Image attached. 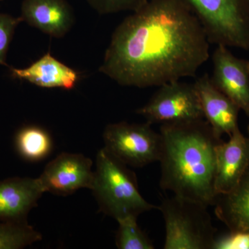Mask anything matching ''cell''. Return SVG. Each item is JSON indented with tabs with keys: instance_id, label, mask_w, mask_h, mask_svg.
<instances>
[{
	"instance_id": "9c48e42d",
	"label": "cell",
	"mask_w": 249,
	"mask_h": 249,
	"mask_svg": "<svg viewBox=\"0 0 249 249\" xmlns=\"http://www.w3.org/2000/svg\"><path fill=\"white\" fill-rule=\"evenodd\" d=\"M213 84L249 117V60L237 58L225 46L212 55Z\"/></svg>"
},
{
	"instance_id": "5bb4252c",
	"label": "cell",
	"mask_w": 249,
	"mask_h": 249,
	"mask_svg": "<svg viewBox=\"0 0 249 249\" xmlns=\"http://www.w3.org/2000/svg\"><path fill=\"white\" fill-rule=\"evenodd\" d=\"M10 70L14 78L43 88L70 90L79 79V74L74 70L54 58L50 52L30 66L23 69L11 67Z\"/></svg>"
},
{
	"instance_id": "2e32d148",
	"label": "cell",
	"mask_w": 249,
	"mask_h": 249,
	"mask_svg": "<svg viewBox=\"0 0 249 249\" xmlns=\"http://www.w3.org/2000/svg\"><path fill=\"white\" fill-rule=\"evenodd\" d=\"M16 150L24 160L36 161L50 153L52 139L45 129L37 126H26L18 131L15 139Z\"/></svg>"
},
{
	"instance_id": "30bf717a",
	"label": "cell",
	"mask_w": 249,
	"mask_h": 249,
	"mask_svg": "<svg viewBox=\"0 0 249 249\" xmlns=\"http://www.w3.org/2000/svg\"><path fill=\"white\" fill-rule=\"evenodd\" d=\"M249 166V139L237 128L216 147L214 188L217 196L232 191Z\"/></svg>"
},
{
	"instance_id": "5b68a950",
	"label": "cell",
	"mask_w": 249,
	"mask_h": 249,
	"mask_svg": "<svg viewBox=\"0 0 249 249\" xmlns=\"http://www.w3.org/2000/svg\"><path fill=\"white\" fill-rule=\"evenodd\" d=\"M210 44L249 51V0H182Z\"/></svg>"
},
{
	"instance_id": "ba28073f",
	"label": "cell",
	"mask_w": 249,
	"mask_h": 249,
	"mask_svg": "<svg viewBox=\"0 0 249 249\" xmlns=\"http://www.w3.org/2000/svg\"><path fill=\"white\" fill-rule=\"evenodd\" d=\"M92 165V160L82 154L63 152L46 165L37 178L45 193L69 196L82 188L91 190Z\"/></svg>"
},
{
	"instance_id": "603a6c76",
	"label": "cell",
	"mask_w": 249,
	"mask_h": 249,
	"mask_svg": "<svg viewBox=\"0 0 249 249\" xmlns=\"http://www.w3.org/2000/svg\"><path fill=\"white\" fill-rule=\"evenodd\" d=\"M2 1V0H0V1Z\"/></svg>"
},
{
	"instance_id": "e0dca14e",
	"label": "cell",
	"mask_w": 249,
	"mask_h": 249,
	"mask_svg": "<svg viewBox=\"0 0 249 249\" xmlns=\"http://www.w3.org/2000/svg\"><path fill=\"white\" fill-rule=\"evenodd\" d=\"M40 232L29 223L0 221V249H21L42 240Z\"/></svg>"
},
{
	"instance_id": "7a4b0ae2",
	"label": "cell",
	"mask_w": 249,
	"mask_h": 249,
	"mask_svg": "<svg viewBox=\"0 0 249 249\" xmlns=\"http://www.w3.org/2000/svg\"><path fill=\"white\" fill-rule=\"evenodd\" d=\"M160 186L174 196L214 206L216 147L222 142L205 119L160 124Z\"/></svg>"
},
{
	"instance_id": "3957f363",
	"label": "cell",
	"mask_w": 249,
	"mask_h": 249,
	"mask_svg": "<svg viewBox=\"0 0 249 249\" xmlns=\"http://www.w3.org/2000/svg\"><path fill=\"white\" fill-rule=\"evenodd\" d=\"M105 147L96 156L91 191L100 211L116 220L157 209L144 199L136 174Z\"/></svg>"
},
{
	"instance_id": "7c38bea8",
	"label": "cell",
	"mask_w": 249,
	"mask_h": 249,
	"mask_svg": "<svg viewBox=\"0 0 249 249\" xmlns=\"http://www.w3.org/2000/svg\"><path fill=\"white\" fill-rule=\"evenodd\" d=\"M204 119L217 137L231 135L239 128L240 108L230 98L217 89L208 73L196 78L194 83Z\"/></svg>"
},
{
	"instance_id": "8fae6325",
	"label": "cell",
	"mask_w": 249,
	"mask_h": 249,
	"mask_svg": "<svg viewBox=\"0 0 249 249\" xmlns=\"http://www.w3.org/2000/svg\"><path fill=\"white\" fill-rule=\"evenodd\" d=\"M20 18L55 38L66 36L75 22L74 12L66 0H23Z\"/></svg>"
},
{
	"instance_id": "8992f818",
	"label": "cell",
	"mask_w": 249,
	"mask_h": 249,
	"mask_svg": "<svg viewBox=\"0 0 249 249\" xmlns=\"http://www.w3.org/2000/svg\"><path fill=\"white\" fill-rule=\"evenodd\" d=\"M103 140L105 148L128 166L142 168L160 160L161 137L148 123L107 124Z\"/></svg>"
},
{
	"instance_id": "7402d4cb",
	"label": "cell",
	"mask_w": 249,
	"mask_h": 249,
	"mask_svg": "<svg viewBox=\"0 0 249 249\" xmlns=\"http://www.w3.org/2000/svg\"><path fill=\"white\" fill-rule=\"evenodd\" d=\"M247 132H248V138L249 139V124L248 127H247Z\"/></svg>"
},
{
	"instance_id": "ac0fdd59",
	"label": "cell",
	"mask_w": 249,
	"mask_h": 249,
	"mask_svg": "<svg viewBox=\"0 0 249 249\" xmlns=\"http://www.w3.org/2000/svg\"><path fill=\"white\" fill-rule=\"evenodd\" d=\"M138 217L127 216L118 219L116 245L119 249H154L148 236L142 231L137 223Z\"/></svg>"
},
{
	"instance_id": "44dd1931",
	"label": "cell",
	"mask_w": 249,
	"mask_h": 249,
	"mask_svg": "<svg viewBox=\"0 0 249 249\" xmlns=\"http://www.w3.org/2000/svg\"><path fill=\"white\" fill-rule=\"evenodd\" d=\"M213 249H249V232L229 231L217 235Z\"/></svg>"
},
{
	"instance_id": "52a82bcc",
	"label": "cell",
	"mask_w": 249,
	"mask_h": 249,
	"mask_svg": "<svg viewBox=\"0 0 249 249\" xmlns=\"http://www.w3.org/2000/svg\"><path fill=\"white\" fill-rule=\"evenodd\" d=\"M136 112L151 124L204 119L194 83L180 80L160 86L148 102Z\"/></svg>"
},
{
	"instance_id": "d6986e66",
	"label": "cell",
	"mask_w": 249,
	"mask_h": 249,
	"mask_svg": "<svg viewBox=\"0 0 249 249\" xmlns=\"http://www.w3.org/2000/svg\"><path fill=\"white\" fill-rule=\"evenodd\" d=\"M87 2L100 15L118 14L133 11L142 7L148 0H86Z\"/></svg>"
},
{
	"instance_id": "277c9868",
	"label": "cell",
	"mask_w": 249,
	"mask_h": 249,
	"mask_svg": "<svg viewBox=\"0 0 249 249\" xmlns=\"http://www.w3.org/2000/svg\"><path fill=\"white\" fill-rule=\"evenodd\" d=\"M165 223L164 249H213L217 229L208 206L173 196L157 206Z\"/></svg>"
},
{
	"instance_id": "6da1fadb",
	"label": "cell",
	"mask_w": 249,
	"mask_h": 249,
	"mask_svg": "<svg viewBox=\"0 0 249 249\" xmlns=\"http://www.w3.org/2000/svg\"><path fill=\"white\" fill-rule=\"evenodd\" d=\"M210 45L182 0H148L116 28L99 71L121 86L160 87L196 76Z\"/></svg>"
},
{
	"instance_id": "9a60e30c",
	"label": "cell",
	"mask_w": 249,
	"mask_h": 249,
	"mask_svg": "<svg viewBox=\"0 0 249 249\" xmlns=\"http://www.w3.org/2000/svg\"><path fill=\"white\" fill-rule=\"evenodd\" d=\"M214 214L229 231L249 232V166L230 193L217 196Z\"/></svg>"
},
{
	"instance_id": "ffe728a7",
	"label": "cell",
	"mask_w": 249,
	"mask_h": 249,
	"mask_svg": "<svg viewBox=\"0 0 249 249\" xmlns=\"http://www.w3.org/2000/svg\"><path fill=\"white\" fill-rule=\"evenodd\" d=\"M22 22L20 17L15 18L0 13V65H6V56L10 45L18 24Z\"/></svg>"
},
{
	"instance_id": "4fadbf2b",
	"label": "cell",
	"mask_w": 249,
	"mask_h": 249,
	"mask_svg": "<svg viewBox=\"0 0 249 249\" xmlns=\"http://www.w3.org/2000/svg\"><path fill=\"white\" fill-rule=\"evenodd\" d=\"M44 193L37 178L16 177L0 181V221L28 222V214Z\"/></svg>"
}]
</instances>
